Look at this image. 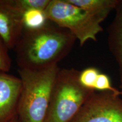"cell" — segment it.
I'll list each match as a JSON object with an SVG mask.
<instances>
[{
    "label": "cell",
    "instance_id": "7",
    "mask_svg": "<svg viewBox=\"0 0 122 122\" xmlns=\"http://www.w3.org/2000/svg\"><path fill=\"white\" fill-rule=\"evenodd\" d=\"M21 89L19 77L0 71V122H10L17 116Z\"/></svg>",
    "mask_w": 122,
    "mask_h": 122
},
{
    "label": "cell",
    "instance_id": "4",
    "mask_svg": "<svg viewBox=\"0 0 122 122\" xmlns=\"http://www.w3.org/2000/svg\"><path fill=\"white\" fill-rule=\"evenodd\" d=\"M45 13L48 20L69 30L81 46L90 40L97 41V35L103 31L97 18L68 0H50Z\"/></svg>",
    "mask_w": 122,
    "mask_h": 122
},
{
    "label": "cell",
    "instance_id": "15",
    "mask_svg": "<svg viewBox=\"0 0 122 122\" xmlns=\"http://www.w3.org/2000/svg\"><path fill=\"white\" fill-rule=\"evenodd\" d=\"M10 122H19V120H18L17 116H16L14 118H13V119H12Z\"/></svg>",
    "mask_w": 122,
    "mask_h": 122
},
{
    "label": "cell",
    "instance_id": "2",
    "mask_svg": "<svg viewBox=\"0 0 122 122\" xmlns=\"http://www.w3.org/2000/svg\"><path fill=\"white\" fill-rule=\"evenodd\" d=\"M59 70L58 65L40 70L19 68L22 89L17 112L19 122H44Z\"/></svg>",
    "mask_w": 122,
    "mask_h": 122
},
{
    "label": "cell",
    "instance_id": "13",
    "mask_svg": "<svg viewBox=\"0 0 122 122\" xmlns=\"http://www.w3.org/2000/svg\"><path fill=\"white\" fill-rule=\"evenodd\" d=\"M94 90L100 92L109 91L114 93L122 96V91H119L111 85L110 80L107 75L100 73L97 76L94 85Z\"/></svg>",
    "mask_w": 122,
    "mask_h": 122
},
{
    "label": "cell",
    "instance_id": "8",
    "mask_svg": "<svg viewBox=\"0 0 122 122\" xmlns=\"http://www.w3.org/2000/svg\"><path fill=\"white\" fill-rule=\"evenodd\" d=\"M115 16L107 28L109 49L118 65L120 81L122 82V0L115 9Z\"/></svg>",
    "mask_w": 122,
    "mask_h": 122
},
{
    "label": "cell",
    "instance_id": "5",
    "mask_svg": "<svg viewBox=\"0 0 122 122\" xmlns=\"http://www.w3.org/2000/svg\"><path fill=\"white\" fill-rule=\"evenodd\" d=\"M70 122H122V98L109 91H95Z\"/></svg>",
    "mask_w": 122,
    "mask_h": 122
},
{
    "label": "cell",
    "instance_id": "10",
    "mask_svg": "<svg viewBox=\"0 0 122 122\" xmlns=\"http://www.w3.org/2000/svg\"><path fill=\"white\" fill-rule=\"evenodd\" d=\"M24 28L34 30L41 28L46 23L45 11L38 9H30L25 11L23 16Z\"/></svg>",
    "mask_w": 122,
    "mask_h": 122
},
{
    "label": "cell",
    "instance_id": "1",
    "mask_svg": "<svg viewBox=\"0 0 122 122\" xmlns=\"http://www.w3.org/2000/svg\"><path fill=\"white\" fill-rule=\"evenodd\" d=\"M76 40L69 30L49 20L41 28H24L15 48L18 66L40 70L58 65L70 53Z\"/></svg>",
    "mask_w": 122,
    "mask_h": 122
},
{
    "label": "cell",
    "instance_id": "12",
    "mask_svg": "<svg viewBox=\"0 0 122 122\" xmlns=\"http://www.w3.org/2000/svg\"><path fill=\"white\" fill-rule=\"evenodd\" d=\"M100 74V71L95 67L86 68L80 71L79 81L84 87L94 90V84Z\"/></svg>",
    "mask_w": 122,
    "mask_h": 122
},
{
    "label": "cell",
    "instance_id": "16",
    "mask_svg": "<svg viewBox=\"0 0 122 122\" xmlns=\"http://www.w3.org/2000/svg\"><path fill=\"white\" fill-rule=\"evenodd\" d=\"M119 88L122 90V83H120V86H119Z\"/></svg>",
    "mask_w": 122,
    "mask_h": 122
},
{
    "label": "cell",
    "instance_id": "9",
    "mask_svg": "<svg viewBox=\"0 0 122 122\" xmlns=\"http://www.w3.org/2000/svg\"><path fill=\"white\" fill-rule=\"evenodd\" d=\"M68 1L84 10L102 23L111 11L115 10L119 0H68Z\"/></svg>",
    "mask_w": 122,
    "mask_h": 122
},
{
    "label": "cell",
    "instance_id": "11",
    "mask_svg": "<svg viewBox=\"0 0 122 122\" xmlns=\"http://www.w3.org/2000/svg\"><path fill=\"white\" fill-rule=\"evenodd\" d=\"M14 5L24 13L30 9H38L45 11L50 0H12Z\"/></svg>",
    "mask_w": 122,
    "mask_h": 122
},
{
    "label": "cell",
    "instance_id": "3",
    "mask_svg": "<svg viewBox=\"0 0 122 122\" xmlns=\"http://www.w3.org/2000/svg\"><path fill=\"white\" fill-rule=\"evenodd\" d=\"M80 73L73 68L59 70L44 122H70L96 91L81 85Z\"/></svg>",
    "mask_w": 122,
    "mask_h": 122
},
{
    "label": "cell",
    "instance_id": "14",
    "mask_svg": "<svg viewBox=\"0 0 122 122\" xmlns=\"http://www.w3.org/2000/svg\"><path fill=\"white\" fill-rule=\"evenodd\" d=\"M9 49L0 37V71L7 72L11 66Z\"/></svg>",
    "mask_w": 122,
    "mask_h": 122
},
{
    "label": "cell",
    "instance_id": "6",
    "mask_svg": "<svg viewBox=\"0 0 122 122\" xmlns=\"http://www.w3.org/2000/svg\"><path fill=\"white\" fill-rule=\"evenodd\" d=\"M23 13L12 0H0V37L9 49L15 48L22 36Z\"/></svg>",
    "mask_w": 122,
    "mask_h": 122
}]
</instances>
